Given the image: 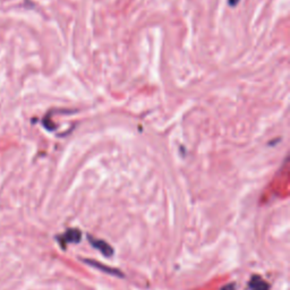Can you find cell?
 I'll return each mask as SVG.
<instances>
[{"label":"cell","mask_w":290,"mask_h":290,"mask_svg":"<svg viewBox=\"0 0 290 290\" xmlns=\"http://www.w3.org/2000/svg\"><path fill=\"white\" fill-rule=\"evenodd\" d=\"M249 290H270V285L259 275L254 274L248 282Z\"/></svg>","instance_id":"obj_4"},{"label":"cell","mask_w":290,"mask_h":290,"mask_svg":"<svg viewBox=\"0 0 290 290\" xmlns=\"http://www.w3.org/2000/svg\"><path fill=\"white\" fill-rule=\"evenodd\" d=\"M87 241H89V242L93 248L100 251L104 256H106V258H111V256L113 255V253H114L113 248L111 247V245L108 244L107 242L102 241V239L93 237V236H91V235H87Z\"/></svg>","instance_id":"obj_3"},{"label":"cell","mask_w":290,"mask_h":290,"mask_svg":"<svg viewBox=\"0 0 290 290\" xmlns=\"http://www.w3.org/2000/svg\"><path fill=\"white\" fill-rule=\"evenodd\" d=\"M57 242L62 246L63 249H66L68 244H79L82 239V231L77 228L67 229V230L62 235H58L56 237Z\"/></svg>","instance_id":"obj_1"},{"label":"cell","mask_w":290,"mask_h":290,"mask_svg":"<svg viewBox=\"0 0 290 290\" xmlns=\"http://www.w3.org/2000/svg\"><path fill=\"white\" fill-rule=\"evenodd\" d=\"M82 262L85 263V264L92 266V268L97 269V270H100L101 272L103 273H107V274H110L113 276H117V278H125V274L123 273V271L119 269H116V268H111V266H108V265H104L102 263H99L96 259H91V258H82Z\"/></svg>","instance_id":"obj_2"},{"label":"cell","mask_w":290,"mask_h":290,"mask_svg":"<svg viewBox=\"0 0 290 290\" xmlns=\"http://www.w3.org/2000/svg\"><path fill=\"white\" fill-rule=\"evenodd\" d=\"M236 283L235 282H231V283H228V285L224 286L221 288V290H236Z\"/></svg>","instance_id":"obj_5"},{"label":"cell","mask_w":290,"mask_h":290,"mask_svg":"<svg viewBox=\"0 0 290 290\" xmlns=\"http://www.w3.org/2000/svg\"><path fill=\"white\" fill-rule=\"evenodd\" d=\"M239 0H229V5L230 6H236L238 4Z\"/></svg>","instance_id":"obj_6"}]
</instances>
